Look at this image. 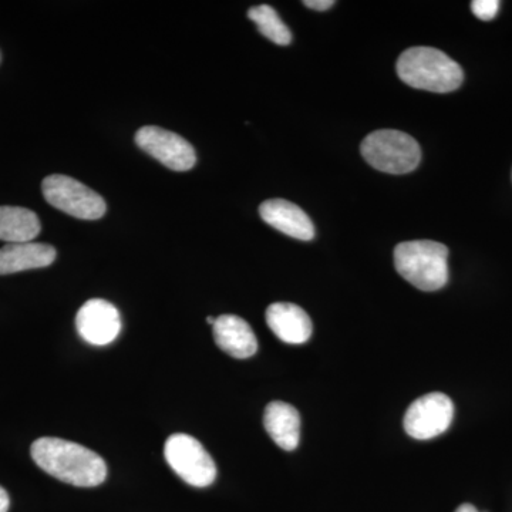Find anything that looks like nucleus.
Returning <instances> with one entry per match:
<instances>
[{
	"mask_svg": "<svg viewBox=\"0 0 512 512\" xmlns=\"http://www.w3.org/2000/svg\"><path fill=\"white\" fill-rule=\"evenodd\" d=\"M207 322H208V323H211V325H214V323H215V318H212V316H208V318H207Z\"/></svg>",
	"mask_w": 512,
	"mask_h": 512,
	"instance_id": "nucleus-21",
	"label": "nucleus"
},
{
	"mask_svg": "<svg viewBox=\"0 0 512 512\" xmlns=\"http://www.w3.org/2000/svg\"><path fill=\"white\" fill-rule=\"evenodd\" d=\"M303 5H305L306 8L323 12V10L332 8L335 2H333V0H306V2H303Z\"/></svg>",
	"mask_w": 512,
	"mask_h": 512,
	"instance_id": "nucleus-18",
	"label": "nucleus"
},
{
	"mask_svg": "<svg viewBox=\"0 0 512 512\" xmlns=\"http://www.w3.org/2000/svg\"><path fill=\"white\" fill-rule=\"evenodd\" d=\"M397 74L414 89L450 93L464 80L460 64L433 47H412L397 60Z\"/></svg>",
	"mask_w": 512,
	"mask_h": 512,
	"instance_id": "nucleus-2",
	"label": "nucleus"
},
{
	"mask_svg": "<svg viewBox=\"0 0 512 512\" xmlns=\"http://www.w3.org/2000/svg\"><path fill=\"white\" fill-rule=\"evenodd\" d=\"M259 214L266 224L278 229L282 234L299 241H312L315 237V227L301 207L292 202L275 198L265 201L259 207Z\"/></svg>",
	"mask_w": 512,
	"mask_h": 512,
	"instance_id": "nucleus-10",
	"label": "nucleus"
},
{
	"mask_svg": "<svg viewBox=\"0 0 512 512\" xmlns=\"http://www.w3.org/2000/svg\"><path fill=\"white\" fill-rule=\"evenodd\" d=\"M10 505L9 494L6 493L5 488L0 487V512H8Z\"/></svg>",
	"mask_w": 512,
	"mask_h": 512,
	"instance_id": "nucleus-19",
	"label": "nucleus"
},
{
	"mask_svg": "<svg viewBox=\"0 0 512 512\" xmlns=\"http://www.w3.org/2000/svg\"><path fill=\"white\" fill-rule=\"evenodd\" d=\"M76 328L90 345H110L121 332L120 313L113 303L104 299H90L77 312Z\"/></svg>",
	"mask_w": 512,
	"mask_h": 512,
	"instance_id": "nucleus-9",
	"label": "nucleus"
},
{
	"mask_svg": "<svg viewBox=\"0 0 512 512\" xmlns=\"http://www.w3.org/2000/svg\"><path fill=\"white\" fill-rule=\"evenodd\" d=\"M42 225L35 212L22 207H0V241L8 244L33 242Z\"/></svg>",
	"mask_w": 512,
	"mask_h": 512,
	"instance_id": "nucleus-15",
	"label": "nucleus"
},
{
	"mask_svg": "<svg viewBox=\"0 0 512 512\" xmlns=\"http://www.w3.org/2000/svg\"><path fill=\"white\" fill-rule=\"evenodd\" d=\"M500 9L498 0H474L471 2V10L481 20H491L497 16Z\"/></svg>",
	"mask_w": 512,
	"mask_h": 512,
	"instance_id": "nucleus-17",
	"label": "nucleus"
},
{
	"mask_svg": "<svg viewBox=\"0 0 512 512\" xmlns=\"http://www.w3.org/2000/svg\"><path fill=\"white\" fill-rule=\"evenodd\" d=\"M164 456L174 473L192 487H208L217 478L215 461L200 441L188 434L178 433L168 437Z\"/></svg>",
	"mask_w": 512,
	"mask_h": 512,
	"instance_id": "nucleus-6",
	"label": "nucleus"
},
{
	"mask_svg": "<svg viewBox=\"0 0 512 512\" xmlns=\"http://www.w3.org/2000/svg\"><path fill=\"white\" fill-rule=\"evenodd\" d=\"M215 343L235 359H248L258 350V340L248 322L235 315H222L215 319Z\"/></svg>",
	"mask_w": 512,
	"mask_h": 512,
	"instance_id": "nucleus-12",
	"label": "nucleus"
},
{
	"mask_svg": "<svg viewBox=\"0 0 512 512\" xmlns=\"http://www.w3.org/2000/svg\"><path fill=\"white\" fill-rule=\"evenodd\" d=\"M266 323L276 338L289 345H303L312 336V320L301 306L293 303H272L266 309Z\"/></svg>",
	"mask_w": 512,
	"mask_h": 512,
	"instance_id": "nucleus-11",
	"label": "nucleus"
},
{
	"mask_svg": "<svg viewBox=\"0 0 512 512\" xmlns=\"http://www.w3.org/2000/svg\"><path fill=\"white\" fill-rule=\"evenodd\" d=\"M362 156L382 173L403 175L419 167L421 148L409 134L399 130H377L363 140Z\"/></svg>",
	"mask_w": 512,
	"mask_h": 512,
	"instance_id": "nucleus-4",
	"label": "nucleus"
},
{
	"mask_svg": "<svg viewBox=\"0 0 512 512\" xmlns=\"http://www.w3.org/2000/svg\"><path fill=\"white\" fill-rule=\"evenodd\" d=\"M454 419V404L443 393H429L410 404L404 430L416 440H430L446 433Z\"/></svg>",
	"mask_w": 512,
	"mask_h": 512,
	"instance_id": "nucleus-7",
	"label": "nucleus"
},
{
	"mask_svg": "<svg viewBox=\"0 0 512 512\" xmlns=\"http://www.w3.org/2000/svg\"><path fill=\"white\" fill-rule=\"evenodd\" d=\"M30 453L45 473L74 487H97L106 480L103 458L73 441L42 437L32 444Z\"/></svg>",
	"mask_w": 512,
	"mask_h": 512,
	"instance_id": "nucleus-1",
	"label": "nucleus"
},
{
	"mask_svg": "<svg viewBox=\"0 0 512 512\" xmlns=\"http://www.w3.org/2000/svg\"><path fill=\"white\" fill-rule=\"evenodd\" d=\"M264 426L271 439L282 450L293 451L299 446L301 416L291 404L272 402L266 406Z\"/></svg>",
	"mask_w": 512,
	"mask_h": 512,
	"instance_id": "nucleus-14",
	"label": "nucleus"
},
{
	"mask_svg": "<svg viewBox=\"0 0 512 512\" xmlns=\"http://www.w3.org/2000/svg\"><path fill=\"white\" fill-rule=\"evenodd\" d=\"M448 249L434 241L402 242L394 249L396 271L417 289L439 291L448 281Z\"/></svg>",
	"mask_w": 512,
	"mask_h": 512,
	"instance_id": "nucleus-3",
	"label": "nucleus"
},
{
	"mask_svg": "<svg viewBox=\"0 0 512 512\" xmlns=\"http://www.w3.org/2000/svg\"><path fill=\"white\" fill-rule=\"evenodd\" d=\"M248 16L258 26L259 32L276 45L286 46L292 42L291 30L282 22L276 10L271 6H255V8L249 9Z\"/></svg>",
	"mask_w": 512,
	"mask_h": 512,
	"instance_id": "nucleus-16",
	"label": "nucleus"
},
{
	"mask_svg": "<svg viewBox=\"0 0 512 512\" xmlns=\"http://www.w3.org/2000/svg\"><path fill=\"white\" fill-rule=\"evenodd\" d=\"M42 191L52 207L79 220H100L106 214L107 205L103 198L92 188L67 175H49L43 180Z\"/></svg>",
	"mask_w": 512,
	"mask_h": 512,
	"instance_id": "nucleus-5",
	"label": "nucleus"
},
{
	"mask_svg": "<svg viewBox=\"0 0 512 512\" xmlns=\"http://www.w3.org/2000/svg\"><path fill=\"white\" fill-rule=\"evenodd\" d=\"M137 146L174 171H188L197 163L194 147L173 131L156 126L141 127L136 134Z\"/></svg>",
	"mask_w": 512,
	"mask_h": 512,
	"instance_id": "nucleus-8",
	"label": "nucleus"
},
{
	"mask_svg": "<svg viewBox=\"0 0 512 512\" xmlns=\"http://www.w3.org/2000/svg\"><path fill=\"white\" fill-rule=\"evenodd\" d=\"M456 512H480V511H478L477 508L474 507V505L463 504V505H460V507L457 508Z\"/></svg>",
	"mask_w": 512,
	"mask_h": 512,
	"instance_id": "nucleus-20",
	"label": "nucleus"
},
{
	"mask_svg": "<svg viewBox=\"0 0 512 512\" xmlns=\"http://www.w3.org/2000/svg\"><path fill=\"white\" fill-rule=\"evenodd\" d=\"M56 259V249L49 244L23 242L0 248V275L18 274L29 269L46 268Z\"/></svg>",
	"mask_w": 512,
	"mask_h": 512,
	"instance_id": "nucleus-13",
	"label": "nucleus"
}]
</instances>
